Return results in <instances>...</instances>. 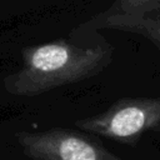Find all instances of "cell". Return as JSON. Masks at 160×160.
<instances>
[{
  "label": "cell",
  "instance_id": "obj_3",
  "mask_svg": "<svg viewBox=\"0 0 160 160\" xmlns=\"http://www.w3.org/2000/svg\"><path fill=\"white\" fill-rule=\"evenodd\" d=\"M15 138L31 160H124L86 134L70 129L20 131Z\"/></svg>",
  "mask_w": 160,
  "mask_h": 160
},
{
  "label": "cell",
  "instance_id": "obj_1",
  "mask_svg": "<svg viewBox=\"0 0 160 160\" xmlns=\"http://www.w3.org/2000/svg\"><path fill=\"white\" fill-rule=\"evenodd\" d=\"M110 61L104 48H79L56 40L22 49V66L5 79V88L18 96H36L101 71Z\"/></svg>",
  "mask_w": 160,
  "mask_h": 160
},
{
  "label": "cell",
  "instance_id": "obj_4",
  "mask_svg": "<svg viewBox=\"0 0 160 160\" xmlns=\"http://www.w3.org/2000/svg\"><path fill=\"white\" fill-rule=\"evenodd\" d=\"M99 21L102 26L109 29L141 34L151 40L160 50V12L122 14L114 11Z\"/></svg>",
  "mask_w": 160,
  "mask_h": 160
},
{
  "label": "cell",
  "instance_id": "obj_2",
  "mask_svg": "<svg viewBox=\"0 0 160 160\" xmlns=\"http://www.w3.org/2000/svg\"><path fill=\"white\" fill-rule=\"evenodd\" d=\"M75 126L84 132L134 146L145 134L160 131V96L121 98L105 111L76 120Z\"/></svg>",
  "mask_w": 160,
  "mask_h": 160
},
{
  "label": "cell",
  "instance_id": "obj_5",
  "mask_svg": "<svg viewBox=\"0 0 160 160\" xmlns=\"http://www.w3.org/2000/svg\"><path fill=\"white\" fill-rule=\"evenodd\" d=\"M115 9L122 14L160 12V0H118Z\"/></svg>",
  "mask_w": 160,
  "mask_h": 160
}]
</instances>
